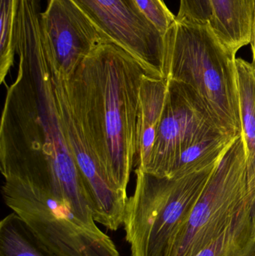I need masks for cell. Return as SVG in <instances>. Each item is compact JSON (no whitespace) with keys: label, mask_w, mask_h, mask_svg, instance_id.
<instances>
[{"label":"cell","mask_w":255,"mask_h":256,"mask_svg":"<svg viewBox=\"0 0 255 256\" xmlns=\"http://www.w3.org/2000/svg\"><path fill=\"white\" fill-rule=\"evenodd\" d=\"M216 164L183 177H161L136 168V188L128 198L123 225L131 256L170 255Z\"/></svg>","instance_id":"cell-4"},{"label":"cell","mask_w":255,"mask_h":256,"mask_svg":"<svg viewBox=\"0 0 255 256\" xmlns=\"http://www.w3.org/2000/svg\"><path fill=\"white\" fill-rule=\"evenodd\" d=\"M16 50L19 70L7 87L0 127L4 182L52 194L69 203L84 220L96 224L60 122L51 58L34 10L16 16Z\"/></svg>","instance_id":"cell-1"},{"label":"cell","mask_w":255,"mask_h":256,"mask_svg":"<svg viewBox=\"0 0 255 256\" xmlns=\"http://www.w3.org/2000/svg\"><path fill=\"white\" fill-rule=\"evenodd\" d=\"M236 58L209 22L176 20L166 32L165 79L188 86L217 129L232 137L242 134Z\"/></svg>","instance_id":"cell-3"},{"label":"cell","mask_w":255,"mask_h":256,"mask_svg":"<svg viewBox=\"0 0 255 256\" xmlns=\"http://www.w3.org/2000/svg\"><path fill=\"white\" fill-rule=\"evenodd\" d=\"M209 24L219 40L236 55L251 43L255 18V0H210Z\"/></svg>","instance_id":"cell-11"},{"label":"cell","mask_w":255,"mask_h":256,"mask_svg":"<svg viewBox=\"0 0 255 256\" xmlns=\"http://www.w3.org/2000/svg\"><path fill=\"white\" fill-rule=\"evenodd\" d=\"M141 12L157 27L166 34L176 21V16L168 8L164 0H135Z\"/></svg>","instance_id":"cell-17"},{"label":"cell","mask_w":255,"mask_h":256,"mask_svg":"<svg viewBox=\"0 0 255 256\" xmlns=\"http://www.w3.org/2000/svg\"><path fill=\"white\" fill-rule=\"evenodd\" d=\"M169 82L151 75L142 76L136 136V168L146 170L166 106Z\"/></svg>","instance_id":"cell-10"},{"label":"cell","mask_w":255,"mask_h":256,"mask_svg":"<svg viewBox=\"0 0 255 256\" xmlns=\"http://www.w3.org/2000/svg\"><path fill=\"white\" fill-rule=\"evenodd\" d=\"M51 80L66 142L83 179L96 222L110 231L124 225L129 197L115 190L106 179L69 98L67 76L51 60Z\"/></svg>","instance_id":"cell-6"},{"label":"cell","mask_w":255,"mask_h":256,"mask_svg":"<svg viewBox=\"0 0 255 256\" xmlns=\"http://www.w3.org/2000/svg\"><path fill=\"white\" fill-rule=\"evenodd\" d=\"M146 74L140 62L109 40L67 78L72 106L106 179L125 196L136 166L139 93Z\"/></svg>","instance_id":"cell-2"},{"label":"cell","mask_w":255,"mask_h":256,"mask_svg":"<svg viewBox=\"0 0 255 256\" xmlns=\"http://www.w3.org/2000/svg\"><path fill=\"white\" fill-rule=\"evenodd\" d=\"M250 44H251L252 52H253V62H252V64L255 68V18L254 26H253V36H252V40Z\"/></svg>","instance_id":"cell-19"},{"label":"cell","mask_w":255,"mask_h":256,"mask_svg":"<svg viewBox=\"0 0 255 256\" xmlns=\"http://www.w3.org/2000/svg\"><path fill=\"white\" fill-rule=\"evenodd\" d=\"M112 42L130 52L151 76L163 75L166 34L141 12L135 0H72Z\"/></svg>","instance_id":"cell-7"},{"label":"cell","mask_w":255,"mask_h":256,"mask_svg":"<svg viewBox=\"0 0 255 256\" xmlns=\"http://www.w3.org/2000/svg\"><path fill=\"white\" fill-rule=\"evenodd\" d=\"M236 137L214 132L199 140L181 153L169 177H183L213 166Z\"/></svg>","instance_id":"cell-14"},{"label":"cell","mask_w":255,"mask_h":256,"mask_svg":"<svg viewBox=\"0 0 255 256\" xmlns=\"http://www.w3.org/2000/svg\"><path fill=\"white\" fill-rule=\"evenodd\" d=\"M167 80L166 106L149 162L143 170L161 177L170 176L180 155L187 148L214 132L222 134L188 86Z\"/></svg>","instance_id":"cell-8"},{"label":"cell","mask_w":255,"mask_h":256,"mask_svg":"<svg viewBox=\"0 0 255 256\" xmlns=\"http://www.w3.org/2000/svg\"><path fill=\"white\" fill-rule=\"evenodd\" d=\"M255 207L242 136H237L217 161L169 256H196L231 224Z\"/></svg>","instance_id":"cell-5"},{"label":"cell","mask_w":255,"mask_h":256,"mask_svg":"<svg viewBox=\"0 0 255 256\" xmlns=\"http://www.w3.org/2000/svg\"><path fill=\"white\" fill-rule=\"evenodd\" d=\"M212 16L210 0H180L176 20L193 24H208Z\"/></svg>","instance_id":"cell-18"},{"label":"cell","mask_w":255,"mask_h":256,"mask_svg":"<svg viewBox=\"0 0 255 256\" xmlns=\"http://www.w3.org/2000/svg\"><path fill=\"white\" fill-rule=\"evenodd\" d=\"M240 114L250 183L255 186V68L244 58H236Z\"/></svg>","instance_id":"cell-12"},{"label":"cell","mask_w":255,"mask_h":256,"mask_svg":"<svg viewBox=\"0 0 255 256\" xmlns=\"http://www.w3.org/2000/svg\"><path fill=\"white\" fill-rule=\"evenodd\" d=\"M19 0H0V84L13 66L16 52V18Z\"/></svg>","instance_id":"cell-16"},{"label":"cell","mask_w":255,"mask_h":256,"mask_svg":"<svg viewBox=\"0 0 255 256\" xmlns=\"http://www.w3.org/2000/svg\"><path fill=\"white\" fill-rule=\"evenodd\" d=\"M40 24L49 56L67 78L91 51L111 40L72 0H49Z\"/></svg>","instance_id":"cell-9"},{"label":"cell","mask_w":255,"mask_h":256,"mask_svg":"<svg viewBox=\"0 0 255 256\" xmlns=\"http://www.w3.org/2000/svg\"><path fill=\"white\" fill-rule=\"evenodd\" d=\"M196 256H255V207Z\"/></svg>","instance_id":"cell-13"},{"label":"cell","mask_w":255,"mask_h":256,"mask_svg":"<svg viewBox=\"0 0 255 256\" xmlns=\"http://www.w3.org/2000/svg\"><path fill=\"white\" fill-rule=\"evenodd\" d=\"M0 256H58L12 212L0 222Z\"/></svg>","instance_id":"cell-15"}]
</instances>
